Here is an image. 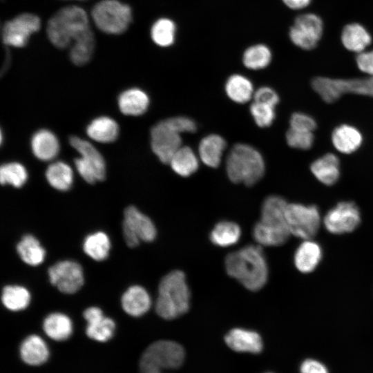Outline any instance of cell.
Masks as SVG:
<instances>
[{
  "instance_id": "18",
  "label": "cell",
  "mask_w": 373,
  "mask_h": 373,
  "mask_svg": "<svg viewBox=\"0 0 373 373\" xmlns=\"http://www.w3.org/2000/svg\"><path fill=\"white\" fill-rule=\"evenodd\" d=\"M121 303L126 314L131 316L139 317L149 310L151 306V298L143 287L133 285L123 294Z\"/></svg>"
},
{
  "instance_id": "5",
  "label": "cell",
  "mask_w": 373,
  "mask_h": 373,
  "mask_svg": "<svg viewBox=\"0 0 373 373\" xmlns=\"http://www.w3.org/2000/svg\"><path fill=\"white\" fill-rule=\"evenodd\" d=\"M88 28L86 12L77 6H68L58 11L50 19L47 33L55 46L64 48Z\"/></svg>"
},
{
  "instance_id": "4",
  "label": "cell",
  "mask_w": 373,
  "mask_h": 373,
  "mask_svg": "<svg viewBox=\"0 0 373 373\" xmlns=\"http://www.w3.org/2000/svg\"><path fill=\"white\" fill-rule=\"evenodd\" d=\"M226 171L231 182L251 186L264 175V159L254 147L238 143L235 144L228 153Z\"/></svg>"
},
{
  "instance_id": "16",
  "label": "cell",
  "mask_w": 373,
  "mask_h": 373,
  "mask_svg": "<svg viewBox=\"0 0 373 373\" xmlns=\"http://www.w3.org/2000/svg\"><path fill=\"white\" fill-rule=\"evenodd\" d=\"M83 315L87 322L86 333L88 337L99 342H106L112 338L115 323L113 319L105 316L100 308L88 307Z\"/></svg>"
},
{
  "instance_id": "25",
  "label": "cell",
  "mask_w": 373,
  "mask_h": 373,
  "mask_svg": "<svg viewBox=\"0 0 373 373\" xmlns=\"http://www.w3.org/2000/svg\"><path fill=\"white\" fill-rule=\"evenodd\" d=\"M149 105V96L140 88L126 90L118 97L119 110L126 115H140L147 110Z\"/></svg>"
},
{
  "instance_id": "3",
  "label": "cell",
  "mask_w": 373,
  "mask_h": 373,
  "mask_svg": "<svg viewBox=\"0 0 373 373\" xmlns=\"http://www.w3.org/2000/svg\"><path fill=\"white\" fill-rule=\"evenodd\" d=\"M190 300L191 292L184 273L173 270L160 282L155 310L163 319L173 320L189 311Z\"/></svg>"
},
{
  "instance_id": "41",
  "label": "cell",
  "mask_w": 373,
  "mask_h": 373,
  "mask_svg": "<svg viewBox=\"0 0 373 373\" xmlns=\"http://www.w3.org/2000/svg\"><path fill=\"white\" fill-rule=\"evenodd\" d=\"M275 107L260 102H254L250 106V113L260 127H268L274 122L276 116Z\"/></svg>"
},
{
  "instance_id": "33",
  "label": "cell",
  "mask_w": 373,
  "mask_h": 373,
  "mask_svg": "<svg viewBox=\"0 0 373 373\" xmlns=\"http://www.w3.org/2000/svg\"><path fill=\"white\" fill-rule=\"evenodd\" d=\"M48 182L59 191L68 190L73 182V173L70 166L64 162H55L49 165L46 171Z\"/></svg>"
},
{
  "instance_id": "48",
  "label": "cell",
  "mask_w": 373,
  "mask_h": 373,
  "mask_svg": "<svg viewBox=\"0 0 373 373\" xmlns=\"http://www.w3.org/2000/svg\"><path fill=\"white\" fill-rule=\"evenodd\" d=\"M300 373H329L326 366L319 361L307 358L300 365Z\"/></svg>"
},
{
  "instance_id": "14",
  "label": "cell",
  "mask_w": 373,
  "mask_h": 373,
  "mask_svg": "<svg viewBox=\"0 0 373 373\" xmlns=\"http://www.w3.org/2000/svg\"><path fill=\"white\" fill-rule=\"evenodd\" d=\"M50 282L61 292L72 294L77 292L84 282L82 266L75 261H59L48 269Z\"/></svg>"
},
{
  "instance_id": "47",
  "label": "cell",
  "mask_w": 373,
  "mask_h": 373,
  "mask_svg": "<svg viewBox=\"0 0 373 373\" xmlns=\"http://www.w3.org/2000/svg\"><path fill=\"white\" fill-rule=\"evenodd\" d=\"M356 63L361 71L370 76H373V50H364L358 53L356 57Z\"/></svg>"
},
{
  "instance_id": "24",
  "label": "cell",
  "mask_w": 373,
  "mask_h": 373,
  "mask_svg": "<svg viewBox=\"0 0 373 373\" xmlns=\"http://www.w3.org/2000/svg\"><path fill=\"white\" fill-rule=\"evenodd\" d=\"M226 142L217 134H211L203 137L198 146V153L201 161L207 166L216 168L219 166Z\"/></svg>"
},
{
  "instance_id": "17",
  "label": "cell",
  "mask_w": 373,
  "mask_h": 373,
  "mask_svg": "<svg viewBox=\"0 0 373 373\" xmlns=\"http://www.w3.org/2000/svg\"><path fill=\"white\" fill-rule=\"evenodd\" d=\"M226 344L236 352L259 353L262 350V341L259 334L242 328H233L225 336Z\"/></svg>"
},
{
  "instance_id": "29",
  "label": "cell",
  "mask_w": 373,
  "mask_h": 373,
  "mask_svg": "<svg viewBox=\"0 0 373 373\" xmlns=\"http://www.w3.org/2000/svg\"><path fill=\"white\" fill-rule=\"evenodd\" d=\"M242 234L240 226L232 221L222 220L218 222L209 234L211 242L221 247H226L236 244Z\"/></svg>"
},
{
  "instance_id": "35",
  "label": "cell",
  "mask_w": 373,
  "mask_h": 373,
  "mask_svg": "<svg viewBox=\"0 0 373 373\" xmlns=\"http://www.w3.org/2000/svg\"><path fill=\"white\" fill-rule=\"evenodd\" d=\"M111 241L106 233L97 231L87 236L83 243V249L92 259L101 261L105 260L110 251Z\"/></svg>"
},
{
  "instance_id": "12",
  "label": "cell",
  "mask_w": 373,
  "mask_h": 373,
  "mask_svg": "<svg viewBox=\"0 0 373 373\" xmlns=\"http://www.w3.org/2000/svg\"><path fill=\"white\" fill-rule=\"evenodd\" d=\"M361 222L358 207L350 201L338 202L327 211L323 219L325 229L334 234L353 231Z\"/></svg>"
},
{
  "instance_id": "40",
  "label": "cell",
  "mask_w": 373,
  "mask_h": 373,
  "mask_svg": "<svg viewBox=\"0 0 373 373\" xmlns=\"http://www.w3.org/2000/svg\"><path fill=\"white\" fill-rule=\"evenodd\" d=\"M27 179V171L21 164L10 162L1 165L0 180L2 184H10L19 188L26 183Z\"/></svg>"
},
{
  "instance_id": "42",
  "label": "cell",
  "mask_w": 373,
  "mask_h": 373,
  "mask_svg": "<svg viewBox=\"0 0 373 373\" xmlns=\"http://www.w3.org/2000/svg\"><path fill=\"white\" fill-rule=\"evenodd\" d=\"M286 140L292 148L307 150L312 146L314 136L313 132L289 128L286 133Z\"/></svg>"
},
{
  "instance_id": "1",
  "label": "cell",
  "mask_w": 373,
  "mask_h": 373,
  "mask_svg": "<svg viewBox=\"0 0 373 373\" xmlns=\"http://www.w3.org/2000/svg\"><path fill=\"white\" fill-rule=\"evenodd\" d=\"M224 265L227 274L248 290L258 291L267 281L268 265L259 245H247L229 253L225 258Z\"/></svg>"
},
{
  "instance_id": "8",
  "label": "cell",
  "mask_w": 373,
  "mask_h": 373,
  "mask_svg": "<svg viewBox=\"0 0 373 373\" xmlns=\"http://www.w3.org/2000/svg\"><path fill=\"white\" fill-rule=\"evenodd\" d=\"M92 17L102 31L119 34L126 30L131 21L130 8L116 0H104L96 4Z\"/></svg>"
},
{
  "instance_id": "21",
  "label": "cell",
  "mask_w": 373,
  "mask_h": 373,
  "mask_svg": "<svg viewBox=\"0 0 373 373\" xmlns=\"http://www.w3.org/2000/svg\"><path fill=\"white\" fill-rule=\"evenodd\" d=\"M322 249L316 242L305 240L296 249L294 261L297 269L304 274L313 271L322 258Z\"/></svg>"
},
{
  "instance_id": "36",
  "label": "cell",
  "mask_w": 373,
  "mask_h": 373,
  "mask_svg": "<svg viewBox=\"0 0 373 373\" xmlns=\"http://www.w3.org/2000/svg\"><path fill=\"white\" fill-rule=\"evenodd\" d=\"M93 49L94 37L88 28L74 40L70 52V59L77 66L84 65L90 60Z\"/></svg>"
},
{
  "instance_id": "38",
  "label": "cell",
  "mask_w": 373,
  "mask_h": 373,
  "mask_svg": "<svg viewBox=\"0 0 373 373\" xmlns=\"http://www.w3.org/2000/svg\"><path fill=\"white\" fill-rule=\"evenodd\" d=\"M272 54L270 48L262 44L247 48L242 55V62L246 68L259 70L267 67L271 62Z\"/></svg>"
},
{
  "instance_id": "2",
  "label": "cell",
  "mask_w": 373,
  "mask_h": 373,
  "mask_svg": "<svg viewBox=\"0 0 373 373\" xmlns=\"http://www.w3.org/2000/svg\"><path fill=\"white\" fill-rule=\"evenodd\" d=\"M287 204L284 198L276 195L265 199L260 219L252 231L254 239L259 245L276 247L287 241L291 235L285 217Z\"/></svg>"
},
{
  "instance_id": "39",
  "label": "cell",
  "mask_w": 373,
  "mask_h": 373,
  "mask_svg": "<svg viewBox=\"0 0 373 373\" xmlns=\"http://www.w3.org/2000/svg\"><path fill=\"white\" fill-rule=\"evenodd\" d=\"M176 25L169 18H160L152 26L151 35L154 43L161 47L173 45L176 37Z\"/></svg>"
},
{
  "instance_id": "11",
  "label": "cell",
  "mask_w": 373,
  "mask_h": 373,
  "mask_svg": "<svg viewBox=\"0 0 373 373\" xmlns=\"http://www.w3.org/2000/svg\"><path fill=\"white\" fill-rule=\"evenodd\" d=\"M323 31V23L320 17L314 13L298 16L289 31L291 42L303 50L314 48L320 41Z\"/></svg>"
},
{
  "instance_id": "49",
  "label": "cell",
  "mask_w": 373,
  "mask_h": 373,
  "mask_svg": "<svg viewBox=\"0 0 373 373\" xmlns=\"http://www.w3.org/2000/svg\"><path fill=\"white\" fill-rule=\"evenodd\" d=\"M286 6L292 10H300L306 8L311 0H282Z\"/></svg>"
},
{
  "instance_id": "31",
  "label": "cell",
  "mask_w": 373,
  "mask_h": 373,
  "mask_svg": "<svg viewBox=\"0 0 373 373\" xmlns=\"http://www.w3.org/2000/svg\"><path fill=\"white\" fill-rule=\"evenodd\" d=\"M225 91L232 101L239 104L249 102L254 94L251 82L239 74L233 75L228 78L225 84Z\"/></svg>"
},
{
  "instance_id": "44",
  "label": "cell",
  "mask_w": 373,
  "mask_h": 373,
  "mask_svg": "<svg viewBox=\"0 0 373 373\" xmlns=\"http://www.w3.org/2000/svg\"><path fill=\"white\" fill-rule=\"evenodd\" d=\"M291 128L313 132L316 128V122L310 115L300 112L294 113L289 119Z\"/></svg>"
},
{
  "instance_id": "43",
  "label": "cell",
  "mask_w": 373,
  "mask_h": 373,
  "mask_svg": "<svg viewBox=\"0 0 373 373\" xmlns=\"http://www.w3.org/2000/svg\"><path fill=\"white\" fill-rule=\"evenodd\" d=\"M75 165L79 174L88 183L102 180L95 167L82 156L75 160Z\"/></svg>"
},
{
  "instance_id": "22",
  "label": "cell",
  "mask_w": 373,
  "mask_h": 373,
  "mask_svg": "<svg viewBox=\"0 0 373 373\" xmlns=\"http://www.w3.org/2000/svg\"><path fill=\"white\" fill-rule=\"evenodd\" d=\"M332 142L337 151L350 154L359 149L363 142V135L356 127L341 124L333 130Z\"/></svg>"
},
{
  "instance_id": "10",
  "label": "cell",
  "mask_w": 373,
  "mask_h": 373,
  "mask_svg": "<svg viewBox=\"0 0 373 373\" xmlns=\"http://www.w3.org/2000/svg\"><path fill=\"white\" fill-rule=\"evenodd\" d=\"M122 231L124 240L130 247H137L140 241H153L157 230L149 217L134 206H128L124 211Z\"/></svg>"
},
{
  "instance_id": "28",
  "label": "cell",
  "mask_w": 373,
  "mask_h": 373,
  "mask_svg": "<svg viewBox=\"0 0 373 373\" xmlns=\"http://www.w3.org/2000/svg\"><path fill=\"white\" fill-rule=\"evenodd\" d=\"M86 133L96 142L109 143L117 139L119 126L117 122L109 117H99L88 124Z\"/></svg>"
},
{
  "instance_id": "26",
  "label": "cell",
  "mask_w": 373,
  "mask_h": 373,
  "mask_svg": "<svg viewBox=\"0 0 373 373\" xmlns=\"http://www.w3.org/2000/svg\"><path fill=\"white\" fill-rule=\"evenodd\" d=\"M341 39L347 50L357 54L365 50L372 42L369 32L358 23L347 24L342 30Z\"/></svg>"
},
{
  "instance_id": "13",
  "label": "cell",
  "mask_w": 373,
  "mask_h": 373,
  "mask_svg": "<svg viewBox=\"0 0 373 373\" xmlns=\"http://www.w3.org/2000/svg\"><path fill=\"white\" fill-rule=\"evenodd\" d=\"M151 145L155 155L164 164H169L174 153L182 146L180 133L166 119L157 123L151 130Z\"/></svg>"
},
{
  "instance_id": "19",
  "label": "cell",
  "mask_w": 373,
  "mask_h": 373,
  "mask_svg": "<svg viewBox=\"0 0 373 373\" xmlns=\"http://www.w3.org/2000/svg\"><path fill=\"white\" fill-rule=\"evenodd\" d=\"M19 354L25 363L37 366L44 364L48 359L49 350L41 337L32 334L22 341Z\"/></svg>"
},
{
  "instance_id": "34",
  "label": "cell",
  "mask_w": 373,
  "mask_h": 373,
  "mask_svg": "<svg viewBox=\"0 0 373 373\" xmlns=\"http://www.w3.org/2000/svg\"><path fill=\"white\" fill-rule=\"evenodd\" d=\"M69 142L82 157L95 167L102 179L104 180L106 175V163L97 149L88 141L77 136H71L69 138Z\"/></svg>"
},
{
  "instance_id": "6",
  "label": "cell",
  "mask_w": 373,
  "mask_h": 373,
  "mask_svg": "<svg viewBox=\"0 0 373 373\" xmlns=\"http://www.w3.org/2000/svg\"><path fill=\"white\" fill-rule=\"evenodd\" d=\"M183 347L174 341L160 340L149 345L142 353L140 373H166L180 367L184 360Z\"/></svg>"
},
{
  "instance_id": "32",
  "label": "cell",
  "mask_w": 373,
  "mask_h": 373,
  "mask_svg": "<svg viewBox=\"0 0 373 373\" xmlns=\"http://www.w3.org/2000/svg\"><path fill=\"white\" fill-rule=\"evenodd\" d=\"M169 164L175 173L182 177L191 175L198 170L199 166L198 157L187 146H182L174 153Z\"/></svg>"
},
{
  "instance_id": "9",
  "label": "cell",
  "mask_w": 373,
  "mask_h": 373,
  "mask_svg": "<svg viewBox=\"0 0 373 373\" xmlns=\"http://www.w3.org/2000/svg\"><path fill=\"white\" fill-rule=\"evenodd\" d=\"M285 217L291 234L304 240L314 237L320 227V212L315 205L288 203Z\"/></svg>"
},
{
  "instance_id": "7",
  "label": "cell",
  "mask_w": 373,
  "mask_h": 373,
  "mask_svg": "<svg viewBox=\"0 0 373 373\" xmlns=\"http://www.w3.org/2000/svg\"><path fill=\"white\" fill-rule=\"evenodd\" d=\"M314 90L327 103H333L345 93L373 97V76L362 79H333L315 77L312 81Z\"/></svg>"
},
{
  "instance_id": "15",
  "label": "cell",
  "mask_w": 373,
  "mask_h": 373,
  "mask_svg": "<svg viewBox=\"0 0 373 373\" xmlns=\"http://www.w3.org/2000/svg\"><path fill=\"white\" fill-rule=\"evenodd\" d=\"M40 27L39 19L32 14H23L6 23L3 30V40L6 44L23 46L29 36Z\"/></svg>"
},
{
  "instance_id": "46",
  "label": "cell",
  "mask_w": 373,
  "mask_h": 373,
  "mask_svg": "<svg viewBox=\"0 0 373 373\" xmlns=\"http://www.w3.org/2000/svg\"><path fill=\"white\" fill-rule=\"evenodd\" d=\"M254 102L266 104L274 107L278 104L279 97L271 88L263 86L254 92Z\"/></svg>"
},
{
  "instance_id": "20",
  "label": "cell",
  "mask_w": 373,
  "mask_h": 373,
  "mask_svg": "<svg viewBox=\"0 0 373 373\" xmlns=\"http://www.w3.org/2000/svg\"><path fill=\"white\" fill-rule=\"evenodd\" d=\"M310 170L320 182L333 185L340 178L339 159L333 153H326L311 164Z\"/></svg>"
},
{
  "instance_id": "37",
  "label": "cell",
  "mask_w": 373,
  "mask_h": 373,
  "mask_svg": "<svg viewBox=\"0 0 373 373\" xmlns=\"http://www.w3.org/2000/svg\"><path fill=\"white\" fill-rule=\"evenodd\" d=\"M30 300V292L24 287L7 285L2 290V303L10 311L17 312L26 309Z\"/></svg>"
},
{
  "instance_id": "30",
  "label": "cell",
  "mask_w": 373,
  "mask_h": 373,
  "mask_svg": "<svg viewBox=\"0 0 373 373\" xmlns=\"http://www.w3.org/2000/svg\"><path fill=\"white\" fill-rule=\"evenodd\" d=\"M17 251L26 264L37 266L43 262L46 256L44 248L32 235L26 234L17 245Z\"/></svg>"
},
{
  "instance_id": "27",
  "label": "cell",
  "mask_w": 373,
  "mask_h": 373,
  "mask_svg": "<svg viewBox=\"0 0 373 373\" xmlns=\"http://www.w3.org/2000/svg\"><path fill=\"white\" fill-rule=\"evenodd\" d=\"M43 329L51 339L62 341L71 336L73 323L67 315L60 312H54L45 318L43 323Z\"/></svg>"
},
{
  "instance_id": "23",
  "label": "cell",
  "mask_w": 373,
  "mask_h": 373,
  "mask_svg": "<svg viewBox=\"0 0 373 373\" xmlns=\"http://www.w3.org/2000/svg\"><path fill=\"white\" fill-rule=\"evenodd\" d=\"M30 144L35 156L43 161L54 159L59 151L57 137L51 131L46 129L36 132L31 139Z\"/></svg>"
},
{
  "instance_id": "45",
  "label": "cell",
  "mask_w": 373,
  "mask_h": 373,
  "mask_svg": "<svg viewBox=\"0 0 373 373\" xmlns=\"http://www.w3.org/2000/svg\"><path fill=\"white\" fill-rule=\"evenodd\" d=\"M166 120L180 134L182 133H193L197 128L195 122L187 117L177 116L168 118Z\"/></svg>"
}]
</instances>
